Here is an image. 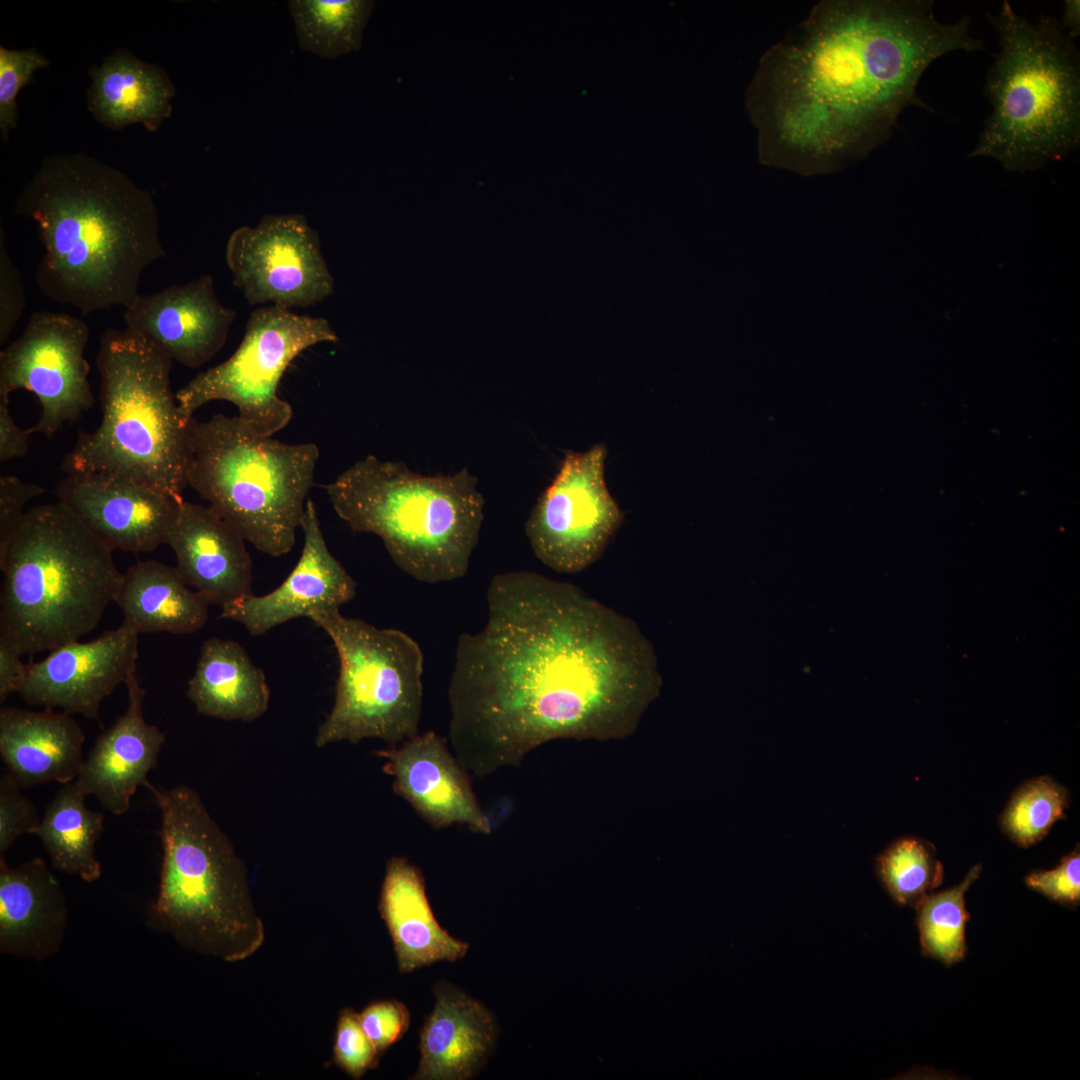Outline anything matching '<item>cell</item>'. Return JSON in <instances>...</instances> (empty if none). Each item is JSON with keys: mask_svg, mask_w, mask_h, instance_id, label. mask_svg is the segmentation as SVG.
<instances>
[{"mask_svg": "<svg viewBox=\"0 0 1080 1080\" xmlns=\"http://www.w3.org/2000/svg\"><path fill=\"white\" fill-rule=\"evenodd\" d=\"M487 620L456 644L448 740L479 778L558 739L630 736L662 687L638 625L571 583L529 571L492 577Z\"/></svg>", "mask_w": 1080, "mask_h": 1080, "instance_id": "6da1fadb", "label": "cell"}, {"mask_svg": "<svg viewBox=\"0 0 1080 1080\" xmlns=\"http://www.w3.org/2000/svg\"><path fill=\"white\" fill-rule=\"evenodd\" d=\"M970 18L943 23L926 0L822 1L761 58L747 91L763 164L827 173L892 134L927 68L982 41Z\"/></svg>", "mask_w": 1080, "mask_h": 1080, "instance_id": "7a4b0ae2", "label": "cell"}, {"mask_svg": "<svg viewBox=\"0 0 1080 1080\" xmlns=\"http://www.w3.org/2000/svg\"><path fill=\"white\" fill-rule=\"evenodd\" d=\"M15 211L35 223L43 247L37 286L83 317L127 308L143 271L165 256L152 195L86 154L46 157Z\"/></svg>", "mask_w": 1080, "mask_h": 1080, "instance_id": "3957f363", "label": "cell"}, {"mask_svg": "<svg viewBox=\"0 0 1080 1080\" xmlns=\"http://www.w3.org/2000/svg\"><path fill=\"white\" fill-rule=\"evenodd\" d=\"M113 551L60 501L27 510L0 545V642L23 656L96 628L122 578Z\"/></svg>", "mask_w": 1080, "mask_h": 1080, "instance_id": "277c9868", "label": "cell"}, {"mask_svg": "<svg viewBox=\"0 0 1080 1080\" xmlns=\"http://www.w3.org/2000/svg\"><path fill=\"white\" fill-rule=\"evenodd\" d=\"M147 789L160 811L162 857L146 925L193 953L246 960L263 945L265 930L244 861L192 788Z\"/></svg>", "mask_w": 1080, "mask_h": 1080, "instance_id": "5b68a950", "label": "cell"}, {"mask_svg": "<svg viewBox=\"0 0 1080 1080\" xmlns=\"http://www.w3.org/2000/svg\"><path fill=\"white\" fill-rule=\"evenodd\" d=\"M467 468L422 475L373 455L324 485L336 514L354 532L378 536L393 562L419 582L464 577L483 522L484 498Z\"/></svg>", "mask_w": 1080, "mask_h": 1080, "instance_id": "8992f818", "label": "cell"}, {"mask_svg": "<svg viewBox=\"0 0 1080 1080\" xmlns=\"http://www.w3.org/2000/svg\"><path fill=\"white\" fill-rule=\"evenodd\" d=\"M1000 50L988 70L984 94L991 105L967 157H990L1024 172L1059 161L1080 143V57L1054 17L1037 23L1003 1L987 13Z\"/></svg>", "mask_w": 1080, "mask_h": 1080, "instance_id": "52a82bcc", "label": "cell"}, {"mask_svg": "<svg viewBox=\"0 0 1080 1080\" xmlns=\"http://www.w3.org/2000/svg\"><path fill=\"white\" fill-rule=\"evenodd\" d=\"M172 362L142 336L106 329L96 356L102 419L79 433L61 470L117 475L182 500L197 421L172 391Z\"/></svg>", "mask_w": 1080, "mask_h": 1080, "instance_id": "ba28073f", "label": "cell"}, {"mask_svg": "<svg viewBox=\"0 0 1080 1080\" xmlns=\"http://www.w3.org/2000/svg\"><path fill=\"white\" fill-rule=\"evenodd\" d=\"M319 458L314 443L288 444L237 415L196 422L187 484L258 551H291Z\"/></svg>", "mask_w": 1080, "mask_h": 1080, "instance_id": "9c48e42d", "label": "cell"}, {"mask_svg": "<svg viewBox=\"0 0 1080 1080\" xmlns=\"http://www.w3.org/2000/svg\"><path fill=\"white\" fill-rule=\"evenodd\" d=\"M308 618L330 637L339 659L334 704L315 745L374 738L395 746L416 736L423 703L419 644L401 630L346 617L340 609Z\"/></svg>", "mask_w": 1080, "mask_h": 1080, "instance_id": "30bf717a", "label": "cell"}, {"mask_svg": "<svg viewBox=\"0 0 1080 1080\" xmlns=\"http://www.w3.org/2000/svg\"><path fill=\"white\" fill-rule=\"evenodd\" d=\"M338 340L323 317L300 315L276 305L258 307L251 312L234 353L179 389L178 404L186 416L194 417L208 402L228 401L255 433L273 436L293 416L292 406L278 395L288 366L306 349Z\"/></svg>", "mask_w": 1080, "mask_h": 1080, "instance_id": "8fae6325", "label": "cell"}, {"mask_svg": "<svg viewBox=\"0 0 1080 1080\" xmlns=\"http://www.w3.org/2000/svg\"><path fill=\"white\" fill-rule=\"evenodd\" d=\"M606 457L600 443L566 452L525 523L535 556L556 572L577 573L595 563L623 521L606 485Z\"/></svg>", "mask_w": 1080, "mask_h": 1080, "instance_id": "7c38bea8", "label": "cell"}, {"mask_svg": "<svg viewBox=\"0 0 1080 1080\" xmlns=\"http://www.w3.org/2000/svg\"><path fill=\"white\" fill-rule=\"evenodd\" d=\"M89 328L66 313L34 312L20 337L0 352V398L32 392L41 416L28 431L53 436L90 409L95 398L85 358Z\"/></svg>", "mask_w": 1080, "mask_h": 1080, "instance_id": "4fadbf2b", "label": "cell"}, {"mask_svg": "<svg viewBox=\"0 0 1080 1080\" xmlns=\"http://www.w3.org/2000/svg\"><path fill=\"white\" fill-rule=\"evenodd\" d=\"M225 259L233 284L253 306L306 308L334 292L318 233L302 214L265 215L235 229Z\"/></svg>", "mask_w": 1080, "mask_h": 1080, "instance_id": "5bb4252c", "label": "cell"}, {"mask_svg": "<svg viewBox=\"0 0 1080 1080\" xmlns=\"http://www.w3.org/2000/svg\"><path fill=\"white\" fill-rule=\"evenodd\" d=\"M58 501L112 550L149 553L167 545L184 499L117 475L68 473Z\"/></svg>", "mask_w": 1080, "mask_h": 1080, "instance_id": "9a60e30c", "label": "cell"}, {"mask_svg": "<svg viewBox=\"0 0 1080 1080\" xmlns=\"http://www.w3.org/2000/svg\"><path fill=\"white\" fill-rule=\"evenodd\" d=\"M138 636L122 623L92 641L58 646L28 664L19 694L30 705L98 719L103 700L136 668Z\"/></svg>", "mask_w": 1080, "mask_h": 1080, "instance_id": "2e32d148", "label": "cell"}, {"mask_svg": "<svg viewBox=\"0 0 1080 1080\" xmlns=\"http://www.w3.org/2000/svg\"><path fill=\"white\" fill-rule=\"evenodd\" d=\"M236 317L218 299L210 275L140 294L123 314L126 329L189 368L206 364L223 348Z\"/></svg>", "mask_w": 1080, "mask_h": 1080, "instance_id": "e0dca14e", "label": "cell"}, {"mask_svg": "<svg viewBox=\"0 0 1080 1080\" xmlns=\"http://www.w3.org/2000/svg\"><path fill=\"white\" fill-rule=\"evenodd\" d=\"M383 771L393 777L394 792L436 829L462 824L488 835L489 818L473 791L469 772L433 731L375 753Z\"/></svg>", "mask_w": 1080, "mask_h": 1080, "instance_id": "ac0fdd59", "label": "cell"}, {"mask_svg": "<svg viewBox=\"0 0 1080 1080\" xmlns=\"http://www.w3.org/2000/svg\"><path fill=\"white\" fill-rule=\"evenodd\" d=\"M300 528L304 544L298 562L273 591L249 595L221 608V617L244 626L252 636L263 635L290 620L340 607L351 601L357 584L331 554L316 507L306 503Z\"/></svg>", "mask_w": 1080, "mask_h": 1080, "instance_id": "d6986e66", "label": "cell"}, {"mask_svg": "<svg viewBox=\"0 0 1080 1080\" xmlns=\"http://www.w3.org/2000/svg\"><path fill=\"white\" fill-rule=\"evenodd\" d=\"M128 706L96 739L74 780L79 791L95 796L114 815L126 813L139 786L148 787L149 772L157 766L165 733L143 714L145 689L133 669L124 682Z\"/></svg>", "mask_w": 1080, "mask_h": 1080, "instance_id": "ffe728a7", "label": "cell"}, {"mask_svg": "<svg viewBox=\"0 0 1080 1080\" xmlns=\"http://www.w3.org/2000/svg\"><path fill=\"white\" fill-rule=\"evenodd\" d=\"M245 542L211 506L183 500L167 545L185 582L209 604L223 608L253 594Z\"/></svg>", "mask_w": 1080, "mask_h": 1080, "instance_id": "44dd1931", "label": "cell"}, {"mask_svg": "<svg viewBox=\"0 0 1080 1080\" xmlns=\"http://www.w3.org/2000/svg\"><path fill=\"white\" fill-rule=\"evenodd\" d=\"M68 924L61 884L46 862L34 857L11 867L0 858V951L45 960L56 955Z\"/></svg>", "mask_w": 1080, "mask_h": 1080, "instance_id": "7402d4cb", "label": "cell"}, {"mask_svg": "<svg viewBox=\"0 0 1080 1080\" xmlns=\"http://www.w3.org/2000/svg\"><path fill=\"white\" fill-rule=\"evenodd\" d=\"M436 1003L419 1033L415 1080H466L493 1052L496 1021L478 1000L450 983L434 986Z\"/></svg>", "mask_w": 1080, "mask_h": 1080, "instance_id": "603a6c76", "label": "cell"}, {"mask_svg": "<svg viewBox=\"0 0 1080 1080\" xmlns=\"http://www.w3.org/2000/svg\"><path fill=\"white\" fill-rule=\"evenodd\" d=\"M84 741L80 725L63 711H0V756L5 773L21 789L74 781L84 761Z\"/></svg>", "mask_w": 1080, "mask_h": 1080, "instance_id": "cb8c5ba5", "label": "cell"}, {"mask_svg": "<svg viewBox=\"0 0 1080 1080\" xmlns=\"http://www.w3.org/2000/svg\"><path fill=\"white\" fill-rule=\"evenodd\" d=\"M378 909L401 973L438 961L455 962L469 949L468 943L455 939L440 926L426 895L423 874L406 858L388 860Z\"/></svg>", "mask_w": 1080, "mask_h": 1080, "instance_id": "d4e9b609", "label": "cell"}, {"mask_svg": "<svg viewBox=\"0 0 1080 1080\" xmlns=\"http://www.w3.org/2000/svg\"><path fill=\"white\" fill-rule=\"evenodd\" d=\"M186 694L198 713L225 721H254L270 701L263 670L238 642L218 637L201 646Z\"/></svg>", "mask_w": 1080, "mask_h": 1080, "instance_id": "484cf974", "label": "cell"}, {"mask_svg": "<svg viewBox=\"0 0 1080 1080\" xmlns=\"http://www.w3.org/2000/svg\"><path fill=\"white\" fill-rule=\"evenodd\" d=\"M114 602L123 623L138 634H192L206 624L210 605L177 567L155 560L139 561L122 573Z\"/></svg>", "mask_w": 1080, "mask_h": 1080, "instance_id": "4316f807", "label": "cell"}, {"mask_svg": "<svg viewBox=\"0 0 1080 1080\" xmlns=\"http://www.w3.org/2000/svg\"><path fill=\"white\" fill-rule=\"evenodd\" d=\"M173 96V84L161 68L128 52L114 53L92 74L91 110L114 129L141 123L157 130L170 115Z\"/></svg>", "mask_w": 1080, "mask_h": 1080, "instance_id": "83f0119b", "label": "cell"}, {"mask_svg": "<svg viewBox=\"0 0 1080 1080\" xmlns=\"http://www.w3.org/2000/svg\"><path fill=\"white\" fill-rule=\"evenodd\" d=\"M85 798L74 781L63 784L47 805L36 836L54 869L93 883L102 874L95 847L104 829V815L89 809Z\"/></svg>", "mask_w": 1080, "mask_h": 1080, "instance_id": "f1b7e54d", "label": "cell"}, {"mask_svg": "<svg viewBox=\"0 0 1080 1080\" xmlns=\"http://www.w3.org/2000/svg\"><path fill=\"white\" fill-rule=\"evenodd\" d=\"M288 3L300 48L322 58H336L358 49L372 8V2L356 0Z\"/></svg>", "mask_w": 1080, "mask_h": 1080, "instance_id": "f546056e", "label": "cell"}, {"mask_svg": "<svg viewBox=\"0 0 1080 1080\" xmlns=\"http://www.w3.org/2000/svg\"><path fill=\"white\" fill-rule=\"evenodd\" d=\"M980 873L981 865H975L959 885L942 892L929 893L917 904V924L925 955L945 965L963 959L966 952L965 928L969 918L965 893Z\"/></svg>", "mask_w": 1080, "mask_h": 1080, "instance_id": "4dcf8cb0", "label": "cell"}, {"mask_svg": "<svg viewBox=\"0 0 1080 1080\" xmlns=\"http://www.w3.org/2000/svg\"><path fill=\"white\" fill-rule=\"evenodd\" d=\"M877 871L891 897L912 907L943 880V867L932 846L912 837L887 847L877 859Z\"/></svg>", "mask_w": 1080, "mask_h": 1080, "instance_id": "1f68e13d", "label": "cell"}, {"mask_svg": "<svg viewBox=\"0 0 1080 1080\" xmlns=\"http://www.w3.org/2000/svg\"><path fill=\"white\" fill-rule=\"evenodd\" d=\"M1067 790L1048 776L1031 779L1013 794L1000 818L1004 833L1022 847L1040 841L1065 818Z\"/></svg>", "mask_w": 1080, "mask_h": 1080, "instance_id": "d6a6232c", "label": "cell"}, {"mask_svg": "<svg viewBox=\"0 0 1080 1080\" xmlns=\"http://www.w3.org/2000/svg\"><path fill=\"white\" fill-rule=\"evenodd\" d=\"M44 55L34 49L9 50L0 47V128L3 137L16 125V96L34 72L46 67Z\"/></svg>", "mask_w": 1080, "mask_h": 1080, "instance_id": "836d02e7", "label": "cell"}, {"mask_svg": "<svg viewBox=\"0 0 1080 1080\" xmlns=\"http://www.w3.org/2000/svg\"><path fill=\"white\" fill-rule=\"evenodd\" d=\"M380 1053L363 1030L358 1013L344 1008L338 1017L333 1046L335 1064L354 1079L378 1065Z\"/></svg>", "mask_w": 1080, "mask_h": 1080, "instance_id": "e575fe53", "label": "cell"}, {"mask_svg": "<svg viewBox=\"0 0 1080 1080\" xmlns=\"http://www.w3.org/2000/svg\"><path fill=\"white\" fill-rule=\"evenodd\" d=\"M10 777L4 773L0 778V858L15 840L25 834L36 835L41 818L37 809Z\"/></svg>", "mask_w": 1080, "mask_h": 1080, "instance_id": "d590c367", "label": "cell"}, {"mask_svg": "<svg viewBox=\"0 0 1080 1080\" xmlns=\"http://www.w3.org/2000/svg\"><path fill=\"white\" fill-rule=\"evenodd\" d=\"M358 1016L363 1030L380 1054L396 1043L410 1024L407 1007L397 1000L370 1003Z\"/></svg>", "mask_w": 1080, "mask_h": 1080, "instance_id": "8d00e7d4", "label": "cell"}, {"mask_svg": "<svg viewBox=\"0 0 1080 1080\" xmlns=\"http://www.w3.org/2000/svg\"><path fill=\"white\" fill-rule=\"evenodd\" d=\"M1026 884L1032 890L1057 903L1076 906L1080 901V855L1075 849L1062 858L1051 870L1035 871L1027 875Z\"/></svg>", "mask_w": 1080, "mask_h": 1080, "instance_id": "74e56055", "label": "cell"}, {"mask_svg": "<svg viewBox=\"0 0 1080 1080\" xmlns=\"http://www.w3.org/2000/svg\"><path fill=\"white\" fill-rule=\"evenodd\" d=\"M21 274L10 258L0 230V344H4L25 310Z\"/></svg>", "mask_w": 1080, "mask_h": 1080, "instance_id": "f35d334b", "label": "cell"}, {"mask_svg": "<svg viewBox=\"0 0 1080 1080\" xmlns=\"http://www.w3.org/2000/svg\"><path fill=\"white\" fill-rule=\"evenodd\" d=\"M45 493L40 485L26 483L15 476L0 478V545L4 544L21 521L25 504Z\"/></svg>", "mask_w": 1080, "mask_h": 1080, "instance_id": "ab89813d", "label": "cell"}, {"mask_svg": "<svg viewBox=\"0 0 1080 1080\" xmlns=\"http://www.w3.org/2000/svg\"><path fill=\"white\" fill-rule=\"evenodd\" d=\"M9 401L0 398V461L6 463L28 453V429L20 428L9 411Z\"/></svg>", "mask_w": 1080, "mask_h": 1080, "instance_id": "60d3db41", "label": "cell"}, {"mask_svg": "<svg viewBox=\"0 0 1080 1080\" xmlns=\"http://www.w3.org/2000/svg\"><path fill=\"white\" fill-rule=\"evenodd\" d=\"M21 655L10 646L0 642V701L12 693H19L28 673V665Z\"/></svg>", "mask_w": 1080, "mask_h": 1080, "instance_id": "b9f144b4", "label": "cell"}, {"mask_svg": "<svg viewBox=\"0 0 1080 1080\" xmlns=\"http://www.w3.org/2000/svg\"><path fill=\"white\" fill-rule=\"evenodd\" d=\"M1062 28L1072 37L1076 38L1080 32L1079 1L1068 0L1064 4L1062 19L1059 20Z\"/></svg>", "mask_w": 1080, "mask_h": 1080, "instance_id": "7bdbcfd3", "label": "cell"}]
</instances>
